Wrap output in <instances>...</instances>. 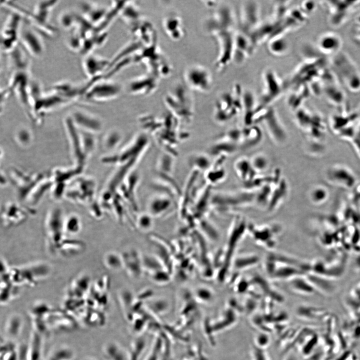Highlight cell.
<instances>
[{
  "label": "cell",
  "mask_w": 360,
  "mask_h": 360,
  "mask_svg": "<svg viewBox=\"0 0 360 360\" xmlns=\"http://www.w3.org/2000/svg\"><path fill=\"white\" fill-rule=\"evenodd\" d=\"M299 6L304 12L309 15L316 9V4L314 1H304Z\"/></svg>",
  "instance_id": "39"
},
{
  "label": "cell",
  "mask_w": 360,
  "mask_h": 360,
  "mask_svg": "<svg viewBox=\"0 0 360 360\" xmlns=\"http://www.w3.org/2000/svg\"><path fill=\"white\" fill-rule=\"evenodd\" d=\"M105 266L110 270H118L122 268V262L120 254L114 252L107 253L104 256Z\"/></svg>",
  "instance_id": "31"
},
{
  "label": "cell",
  "mask_w": 360,
  "mask_h": 360,
  "mask_svg": "<svg viewBox=\"0 0 360 360\" xmlns=\"http://www.w3.org/2000/svg\"><path fill=\"white\" fill-rule=\"evenodd\" d=\"M243 89L238 84L222 93L216 101L214 116L218 121H227L242 112Z\"/></svg>",
  "instance_id": "2"
},
{
  "label": "cell",
  "mask_w": 360,
  "mask_h": 360,
  "mask_svg": "<svg viewBox=\"0 0 360 360\" xmlns=\"http://www.w3.org/2000/svg\"><path fill=\"white\" fill-rule=\"evenodd\" d=\"M152 216L150 214H142L140 216L137 220V226L143 231L148 230L153 225Z\"/></svg>",
  "instance_id": "35"
},
{
  "label": "cell",
  "mask_w": 360,
  "mask_h": 360,
  "mask_svg": "<svg viewBox=\"0 0 360 360\" xmlns=\"http://www.w3.org/2000/svg\"><path fill=\"white\" fill-rule=\"evenodd\" d=\"M262 87L257 99L256 112L270 106L282 94L286 85L272 69L264 70L262 76Z\"/></svg>",
  "instance_id": "3"
},
{
  "label": "cell",
  "mask_w": 360,
  "mask_h": 360,
  "mask_svg": "<svg viewBox=\"0 0 360 360\" xmlns=\"http://www.w3.org/2000/svg\"><path fill=\"white\" fill-rule=\"evenodd\" d=\"M76 356L74 350L66 345L58 346L49 353L47 360H74Z\"/></svg>",
  "instance_id": "28"
},
{
  "label": "cell",
  "mask_w": 360,
  "mask_h": 360,
  "mask_svg": "<svg viewBox=\"0 0 360 360\" xmlns=\"http://www.w3.org/2000/svg\"><path fill=\"white\" fill-rule=\"evenodd\" d=\"M237 20V28L250 36L261 22L258 4L253 0L244 2Z\"/></svg>",
  "instance_id": "10"
},
{
  "label": "cell",
  "mask_w": 360,
  "mask_h": 360,
  "mask_svg": "<svg viewBox=\"0 0 360 360\" xmlns=\"http://www.w3.org/2000/svg\"><path fill=\"white\" fill-rule=\"evenodd\" d=\"M102 354L106 360H128L126 351L116 342L105 343L102 348Z\"/></svg>",
  "instance_id": "23"
},
{
  "label": "cell",
  "mask_w": 360,
  "mask_h": 360,
  "mask_svg": "<svg viewBox=\"0 0 360 360\" xmlns=\"http://www.w3.org/2000/svg\"><path fill=\"white\" fill-rule=\"evenodd\" d=\"M192 92L182 82L174 84L164 98L165 105L176 119L190 120L194 114V99Z\"/></svg>",
  "instance_id": "1"
},
{
  "label": "cell",
  "mask_w": 360,
  "mask_h": 360,
  "mask_svg": "<svg viewBox=\"0 0 360 360\" xmlns=\"http://www.w3.org/2000/svg\"><path fill=\"white\" fill-rule=\"evenodd\" d=\"M262 134L257 126H252L242 130V136L240 144L244 148L256 144L261 140Z\"/></svg>",
  "instance_id": "27"
},
{
  "label": "cell",
  "mask_w": 360,
  "mask_h": 360,
  "mask_svg": "<svg viewBox=\"0 0 360 360\" xmlns=\"http://www.w3.org/2000/svg\"><path fill=\"white\" fill-rule=\"evenodd\" d=\"M264 122L270 134L278 142L283 141L285 133L280 124L276 112L270 106L258 111L255 114L254 122Z\"/></svg>",
  "instance_id": "13"
},
{
  "label": "cell",
  "mask_w": 360,
  "mask_h": 360,
  "mask_svg": "<svg viewBox=\"0 0 360 360\" xmlns=\"http://www.w3.org/2000/svg\"><path fill=\"white\" fill-rule=\"evenodd\" d=\"M196 296L198 298L202 300L208 301L210 300L212 296V290L208 288L205 286H201L198 288L196 292Z\"/></svg>",
  "instance_id": "38"
},
{
  "label": "cell",
  "mask_w": 360,
  "mask_h": 360,
  "mask_svg": "<svg viewBox=\"0 0 360 360\" xmlns=\"http://www.w3.org/2000/svg\"><path fill=\"white\" fill-rule=\"evenodd\" d=\"M19 42L25 52L33 57L40 58L44 52V41L40 33L32 27L21 28Z\"/></svg>",
  "instance_id": "11"
},
{
  "label": "cell",
  "mask_w": 360,
  "mask_h": 360,
  "mask_svg": "<svg viewBox=\"0 0 360 360\" xmlns=\"http://www.w3.org/2000/svg\"><path fill=\"white\" fill-rule=\"evenodd\" d=\"M152 274V279L156 283L162 284L169 282L170 276L168 272L163 269L160 270Z\"/></svg>",
  "instance_id": "37"
},
{
  "label": "cell",
  "mask_w": 360,
  "mask_h": 360,
  "mask_svg": "<svg viewBox=\"0 0 360 360\" xmlns=\"http://www.w3.org/2000/svg\"><path fill=\"white\" fill-rule=\"evenodd\" d=\"M286 34H277L266 42V48L270 54L276 57H280L287 54L289 43Z\"/></svg>",
  "instance_id": "22"
},
{
  "label": "cell",
  "mask_w": 360,
  "mask_h": 360,
  "mask_svg": "<svg viewBox=\"0 0 360 360\" xmlns=\"http://www.w3.org/2000/svg\"><path fill=\"white\" fill-rule=\"evenodd\" d=\"M162 27L166 34L172 40L178 42L186 36L184 22L176 12H170L166 14L163 18Z\"/></svg>",
  "instance_id": "17"
},
{
  "label": "cell",
  "mask_w": 360,
  "mask_h": 360,
  "mask_svg": "<svg viewBox=\"0 0 360 360\" xmlns=\"http://www.w3.org/2000/svg\"><path fill=\"white\" fill-rule=\"evenodd\" d=\"M78 17L72 12L65 11L60 16V23L66 29H72V28L76 26Z\"/></svg>",
  "instance_id": "32"
},
{
  "label": "cell",
  "mask_w": 360,
  "mask_h": 360,
  "mask_svg": "<svg viewBox=\"0 0 360 360\" xmlns=\"http://www.w3.org/2000/svg\"><path fill=\"white\" fill-rule=\"evenodd\" d=\"M64 220L62 212L58 209L50 210L44 220V232L46 246L52 254H57L58 248L66 238Z\"/></svg>",
  "instance_id": "5"
},
{
  "label": "cell",
  "mask_w": 360,
  "mask_h": 360,
  "mask_svg": "<svg viewBox=\"0 0 360 360\" xmlns=\"http://www.w3.org/2000/svg\"><path fill=\"white\" fill-rule=\"evenodd\" d=\"M342 44V40L340 36L332 32L322 34L316 41V47L318 51L328 55H335L338 53Z\"/></svg>",
  "instance_id": "18"
},
{
  "label": "cell",
  "mask_w": 360,
  "mask_h": 360,
  "mask_svg": "<svg viewBox=\"0 0 360 360\" xmlns=\"http://www.w3.org/2000/svg\"><path fill=\"white\" fill-rule=\"evenodd\" d=\"M81 228V222L79 218L74 215H71L64 220L65 234L70 235L76 234Z\"/></svg>",
  "instance_id": "30"
},
{
  "label": "cell",
  "mask_w": 360,
  "mask_h": 360,
  "mask_svg": "<svg viewBox=\"0 0 360 360\" xmlns=\"http://www.w3.org/2000/svg\"><path fill=\"white\" fill-rule=\"evenodd\" d=\"M120 15L131 26L142 20L138 6L132 2H126Z\"/></svg>",
  "instance_id": "24"
},
{
  "label": "cell",
  "mask_w": 360,
  "mask_h": 360,
  "mask_svg": "<svg viewBox=\"0 0 360 360\" xmlns=\"http://www.w3.org/2000/svg\"><path fill=\"white\" fill-rule=\"evenodd\" d=\"M182 82L192 92L208 93L214 84L213 74L204 65L194 64L188 66L184 70Z\"/></svg>",
  "instance_id": "4"
},
{
  "label": "cell",
  "mask_w": 360,
  "mask_h": 360,
  "mask_svg": "<svg viewBox=\"0 0 360 360\" xmlns=\"http://www.w3.org/2000/svg\"><path fill=\"white\" fill-rule=\"evenodd\" d=\"M322 59L318 57L304 60L296 70L290 85L293 88L300 86H310L323 76Z\"/></svg>",
  "instance_id": "6"
},
{
  "label": "cell",
  "mask_w": 360,
  "mask_h": 360,
  "mask_svg": "<svg viewBox=\"0 0 360 360\" xmlns=\"http://www.w3.org/2000/svg\"><path fill=\"white\" fill-rule=\"evenodd\" d=\"M28 210L12 202H6L0 206V222L6 226H16L26 219Z\"/></svg>",
  "instance_id": "14"
},
{
  "label": "cell",
  "mask_w": 360,
  "mask_h": 360,
  "mask_svg": "<svg viewBox=\"0 0 360 360\" xmlns=\"http://www.w3.org/2000/svg\"><path fill=\"white\" fill-rule=\"evenodd\" d=\"M110 61L102 56L89 54L84 56L82 67L86 75L91 80L100 78V76L108 70Z\"/></svg>",
  "instance_id": "16"
},
{
  "label": "cell",
  "mask_w": 360,
  "mask_h": 360,
  "mask_svg": "<svg viewBox=\"0 0 360 360\" xmlns=\"http://www.w3.org/2000/svg\"><path fill=\"white\" fill-rule=\"evenodd\" d=\"M332 65L343 80L348 88L354 92L360 90V72L356 65L346 56L339 52L334 55Z\"/></svg>",
  "instance_id": "8"
},
{
  "label": "cell",
  "mask_w": 360,
  "mask_h": 360,
  "mask_svg": "<svg viewBox=\"0 0 360 360\" xmlns=\"http://www.w3.org/2000/svg\"><path fill=\"white\" fill-rule=\"evenodd\" d=\"M234 168L240 178L246 183L252 180L256 174L252 168L250 160L244 158H239L236 162Z\"/></svg>",
  "instance_id": "25"
},
{
  "label": "cell",
  "mask_w": 360,
  "mask_h": 360,
  "mask_svg": "<svg viewBox=\"0 0 360 360\" xmlns=\"http://www.w3.org/2000/svg\"><path fill=\"white\" fill-rule=\"evenodd\" d=\"M0 70H1V64H0Z\"/></svg>",
  "instance_id": "42"
},
{
  "label": "cell",
  "mask_w": 360,
  "mask_h": 360,
  "mask_svg": "<svg viewBox=\"0 0 360 360\" xmlns=\"http://www.w3.org/2000/svg\"><path fill=\"white\" fill-rule=\"evenodd\" d=\"M142 264L143 270H148L151 273L162 269L160 262L152 256L142 257Z\"/></svg>",
  "instance_id": "34"
},
{
  "label": "cell",
  "mask_w": 360,
  "mask_h": 360,
  "mask_svg": "<svg viewBox=\"0 0 360 360\" xmlns=\"http://www.w3.org/2000/svg\"><path fill=\"white\" fill-rule=\"evenodd\" d=\"M120 255L122 267L129 275L134 278L138 277L143 270L142 257L134 250L126 251Z\"/></svg>",
  "instance_id": "21"
},
{
  "label": "cell",
  "mask_w": 360,
  "mask_h": 360,
  "mask_svg": "<svg viewBox=\"0 0 360 360\" xmlns=\"http://www.w3.org/2000/svg\"><path fill=\"white\" fill-rule=\"evenodd\" d=\"M308 16L299 6L290 8L281 22L284 33L302 26L308 20Z\"/></svg>",
  "instance_id": "19"
},
{
  "label": "cell",
  "mask_w": 360,
  "mask_h": 360,
  "mask_svg": "<svg viewBox=\"0 0 360 360\" xmlns=\"http://www.w3.org/2000/svg\"><path fill=\"white\" fill-rule=\"evenodd\" d=\"M250 160L252 168L256 173L265 170L268 164V158L262 154H256Z\"/></svg>",
  "instance_id": "33"
},
{
  "label": "cell",
  "mask_w": 360,
  "mask_h": 360,
  "mask_svg": "<svg viewBox=\"0 0 360 360\" xmlns=\"http://www.w3.org/2000/svg\"><path fill=\"white\" fill-rule=\"evenodd\" d=\"M81 8L82 16L94 28L103 22L108 10L105 7L88 2L82 4Z\"/></svg>",
  "instance_id": "20"
},
{
  "label": "cell",
  "mask_w": 360,
  "mask_h": 360,
  "mask_svg": "<svg viewBox=\"0 0 360 360\" xmlns=\"http://www.w3.org/2000/svg\"><path fill=\"white\" fill-rule=\"evenodd\" d=\"M84 248V244L80 240L65 238L60 246L57 254L64 256H72L79 254Z\"/></svg>",
  "instance_id": "26"
},
{
  "label": "cell",
  "mask_w": 360,
  "mask_h": 360,
  "mask_svg": "<svg viewBox=\"0 0 360 360\" xmlns=\"http://www.w3.org/2000/svg\"><path fill=\"white\" fill-rule=\"evenodd\" d=\"M86 86L84 96L89 100L96 102L114 99L119 96L122 90L120 83L108 78L91 80Z\"/></svg>",
  "instance_id": "7"
},
{
  "label": "cell",
  "mask_w": 360,
  "mask_h": 360,
  "mask_svg": "<svg viewBox=\"0 0 360 360\" xmlns=\"http://www.w3.org/2000/svg\"><path fill=\"white\" fill-rule=\"evenodd\" d=\"M8 180V176L0 170V188L6 186Z\"/></svg>",
  "instance_id": "40"
},
{
  "label": "cell",
  "mask_w": 360,
  "mask_h": 360,
  "mask_svg": "<svg viewBox=\"0 0 360 360\" xmlns=\"http://www.w3.org/2000/svg\"><path fill=\"white\" fill-rule=\"evenodd\" d=\"M160 80L157 76L147 72L132 80L128 84V91L133 95H150L158 89Z\"/></svg>",
  "instance_id": "15"
},
{
  "label": "cell",
  "mask_w": 360,
  "mask_h": 360,
  "mask_svg": "<svg viewBox=\"0 0 360 360\" xmlns=\"http://www.w3.org/2000/svg\"><path fill=\"white\" fill-rule=\"evenodd\" d=\"M4 158V152L0 148V166L2 163V162Z\"/></svg>",
  "instance_id": "41"
},
{
  "label": "cell",
  "mask_w": 360,
  "mask_h": 360,
  "mask_svg": "<svg viewBox=\"0 0 360 360\" xmlns=\"http://www.w3.org/2000/svg\"><path fill=\"white\" fill-rule=\"evenodd\" d=\"M171 204V201L168 198H156L150 204V214L152 216L161 215L166 212L170 208Z\"/></svg>",
  "instance_id": "29"
},
{
  "label": "cell",
  "mask_w": 360,
  "mask_h": 360,
  "mask_svg": "<svg viewBox=\"0 0 360 360\" xmlns=\"http://www.w3.org/2000/svg\"><path fill=\"white\" fill-rule=\"evenodd\" d=\"M326 192L322 187L315 186L310 192V198L314 203L318 204L323 201L326 198Z\"/></svg>",
  "instance_id": "36"
},
{
  "label": "cell",
  "mask_w": 360,
  "mask_h": 360,
  "mask_svg": "<svg viewBox=\"0 0 360 360\" xmlns=\"http://www.w3.org/2000/svg\"><path fill=\"white\" fill-rule=\"evenodd\" d=\"M256 47L250 36L236 27L234 36L232 62L238 64H242L252 54Z\"/></svg>",
  "instance_id": "12"
},
{
  "label": "cell",
  "mask_w": 360,
  "mask_h": 360,
  "mask_svg": "<svg viewBox=\"0 0 360 360\" xmlns=\"http://www.w3.org/2000/svg\"><path fill=\"white\" fill-rule=\"evenodd\" d=\"M22 19L15 12L9 16L0 33V50L8 53L18 46Z\"/></svg>",
  "instance_id": "9"
}]
</instances>
